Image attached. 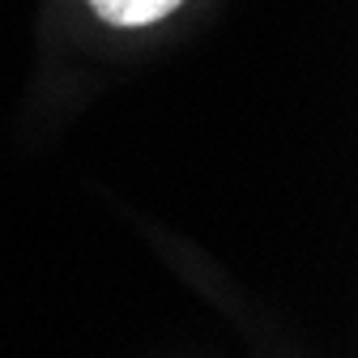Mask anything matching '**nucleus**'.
Segmentation results:
<instances>
[{
	"mask_svg": "<svg viewBox=\"0 0 358 358\" xmlns=\"http://www.w3.org/2000/svg\"><path fill=\"white\" fill-rule=\"evenodd\" d=\"M90 9L111 26H150L179 9V0H90Z\"/></svg>",
	"mask_w": 358,
	"mask_h": 358,
	"instance_id": "obj_1",
	"label": "nucleus"
}]
</instances>
